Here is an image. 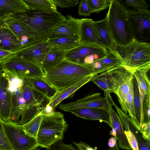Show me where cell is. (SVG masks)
Wrapping results in <instances>:
<instances>
[{"label":"cell","instance_id":"f35d334b","mask_svg":"<svg viewBox=\"0 0 150 150\" xmlns=\"http://www.w3.org/2000/svg\"><path fill=\"white\" fill-rule=\"evenodd\" d=\"M48 150H78V149L71 144H66L61 140L51 146Z\"/></svg>","mask_w":150,"mask_h":150},{"label":"cell","instance_id":"7c38bea8","mask_svg":"<svg viewBox=\"0 0 150 150\" xmlns=\"http://www.w3.org/2000/svg\"><path fill=\"white\" fill-rule=\"evenodd\" d=\"M52 47L47 39L23 48L15 53L42 68L45 59Z\"/></svg>","mask_w":150,"mask_h":150},{"label":"cell","instance_id":"cb8c5ba5","mask_svg":"<svg viewBox=\"0 0 150 150\" xmlns=\"http://www.w3.org/2000/svg\"><path fill=\"white\" fill-rule=\"evenodd\" d=\"M67 51L52 46L46 56L42 68L45 73L49 71L65 59Z\"/></svg>","mask_w":150,"mask_h":150},{"label":"cell","instance_id":"4316f807","mask_svg":"<svg viewBox=\"0 0 150 150\" xmlns=\"http://www.w3.org/2000/svg\"><path fill=\"white\" fill-rule=\"evenodd\" d=\"M29 10L48 13L57 12L54 0H23Z\"/></svg>","mask_w":150,"mask_h":150},{"label":"cell","instance_id":"484cf974","mask_svg":"<svg viewBox=\"0 0 150 150\" xmlns=\"http://www.w3.org/2000/svg\"><path fill=\"white\" fill-rule=\"evenodd\" d=\"M30 10L23 0H0V11L11 14L27 12Z\"/></svg>","mask_w":150,"mask_h":150},{"label":"cell","instance_id":"b9f144b4","mask_svg":"<svg viewBox=\"0 0 150 150\" xmlns=\"http://www.w3.org/2000/svg\"><path fill=\"white\" fill-rule=\"evenodd\" d=\"M150 121L143 124L140 131L142 137L144 139H150Z\"/></svg>","mask_w":150,"mask_h":150},{"label":"cell","instance_id":"f1b7e54d","mask_svg":"<svg viewBox=\"0 0 150 150\" xmlns=\"http://www.w3.org/2000/svg\"><path fill=\"white\" fill-rule=\"evenodd\" d=\"M47 40L52 46L58 47L66 51L82 44L79 40L68 37H57L47 39Z\"/></svg>","mask_w":150,"mask_h":150},{"label":"cell","instance_id":"681fc988","mask_svg":"<svg viewBox=\"0 0 150 150\" xmlns=\"http://www.w3.org/2000/svg\"><path fill=\"white\" fill-rule=\"evenodd\" d=\"M7 14H8L7 13H4L3 12H2L1 11H0V17L3 16L5 15H7Z\"/></svg>","mask_w":150,"mask_h":150},{"label":"cell","instance_id":"8992f818","mask_svg":"<svg viewBox=\"0 0 150 150\" xmlns=\"http://www.w3.org/2000/svg\"><path fill=\"white\" fill-rule=\"evenodd\" d=\"M67 125L61 112L54 111L43 115L37 137L39 146L48 150L52 145L62 140Z\"/></svg>","mask_w":150,"mask_h":150},{"label":"cell","instance_id":"e0dca14e","mask_svg":"<svg viewBox=\"0 0 150 150\" xmlns=\"http://www.w3.org/2000/svg\"><path fill=\"white\" fill-rule=\"evenodd\" d=\"M12 96L8 87L7 76L0 69V117L6 122H11Z\"/></svg>","mask_w":150,"mask_h":150},{"label":"cell","instance_id":"7a4b0ae2","mask_svg":"<svg viewBox=\"0 0 150 150\" xmlns=\"http://www.w3.org/2000/svg\"><path fill=\"white\" fill-rule=\"evenodd\" d=\"M90 64H76L65 59L42 78L57 92L69 88L86 77L97 75Z\"/></svg>","mask_w":150,"mask_h":150},{"label":"cell","instance_id":"8fae6325","mask_svg":"<svg viewBox=\"0 0 150 150\" xmlns=\"http://www.w3.org/2000/svg\"><path fill=\"white\" fill-rule=\"evenodd\" d=\"M127 13L134 39L139 42L150 43L149 10H147L137 11H127Z\"/></svg>","mask_w":150,"mask_h":150},{"label":"cell","instance_id":"5bb4252c","mask_svg":"<svg viewBox=\"0 0 150 150\" xmlns=\"http://www.w3.org/2000/svg\"><path fill=\"white\" fill-rule=\"evenodd\" d=\"M108 50L98 44H81L67 51L65 59L76 64H83L84 59L91 55L95 54H108Z\"/></svg>","mask_w":150,"mask_h":150},{"label":"cell","instance_id":"f546056e","mask_svg":"<svg viewBox=\"0 0 150 150\" xmlns=\"http://www.w3.org/2000/svg\"><path fill=\"white\" fill-rule=\"evenodd\" d=\"M133 77V72L130 71L122 82L116 95L118 101L121 106V109L127 114V112L125 105V102L129 93Z\"/></svg>","mask_w":150,"mask_h":150},{"label":"cell","instance_id":"3957f363","mask_svg":"<svg viewBox=\"0 0 150 150\" xmlns=\"http://www.w3.org/2000/svg\"><path fill=\"white\" fill-rule=\"evenodd\" d=\"M9 16L30 30L38 42L47 39L51 30L66 17L58 11L51 13L31 10Z\"/></svg>","mask_w":150,"mask_h":150},{"label":"cell","instance_id":"30bf717a","mask_svg":"<svg viewBox=\"0 0 150 150\" xmlns=\"http://www.w3.org/2000/svg\"><path fill=\"white\" fill-rule=\"evenodd\" d=\"M149 69H143L133 72L138 83L141 107V127L150 121V81L148 73Z\"/></svg>","mask_w":150,"mask_h":150},{"label":"cell","instance_id":"603a6c76","mask_svg":"<svg viewBox=\"0 0 150 150\" xmlns=\"http://www.w3.org/2000/svg\"><path fill=\"white\" fill-rule=\"evenodd\" d=\"M22 48L21 41L6 25L0 28V49L15 53Z\"/></svg>","mask_w":150,"mask_h":150},{"label":"cell","instance_id":"d6986e66","mask_svg":"<svg viewBox=\"0 0 150 150\" xmlns=\"http://www.w3.org/2000/svg\"><path fill=\"white\" fill-rule=\"evenodd\" d=\"M70 112L84 119L104 122L111 127L109 115L106 110L98 108H82L74 109Z\"/></svg>","mask_w":150,"mask_h":150},{"label":"cell","instance_id":"ffe728a7","mask_svg":"<svg viewBox=\"0 0 150 150\" xmlns=\"http://www.w3.org/2000/svg\"><path fill=\"white\" fill-rule=\"evenodd\" d=\"M79 40L82 44L98 45V37L92 19H80Z\"/></svg>","mask_w":150,"mask_h":150},{"label":"cell","instance_id":"7402d4cb","mask_svg":"<svg viewBox=\"0 0 150 150\" xmlns=\"http://www.w3.org/2000/svg\"><path fill=\"white\" fill-rule=\"evenodd\" d=\"M97 74L108 70L123 66L120 58L115 51H109L105 57L95 61L90 64Z\"/></svg>","mask_w":150,"mask_h":150},{"label":"cell","instance_id":"83f0119b","mask_svg":"<svg viewBox=\"0 0 150 150\" xmlns=\"http://www.w3.org/2000/svg\"><path fill=\"white\" fill-rule=\"evenodd\" d=\"M33 88L42 94L50 101L57 92V90L50 86L42 77L28 79Z\"/></svg>","mask_w":150,"mask_h":150},{"label":"cell","instance_id":"5b68a950","mask_svg":"<svg viewBox=\"0 0 150 150\" xmlns=\"http://www.w3.org/2000/svg\"><path fill=\"white\" fill-rule=\"evenodd\" d=\"M114 48L123 66L129 70L133 72L139 69H150V43L139 42L133 39L125 45L114 43Z\"/></svg>","mask_w":150,"mask_h":150},{"label":"cell","instance_id":"f907efd6","mask_svg":"<svg viewBox=\"0 0 150 150\" xmlns=\"http://www.w3.org/2000/svg\"><path fill=\"white\" fill-rule=\"evenodd\" d=\"M33 150H39V149H38L37 148H35V149H33Z\"/></svg>","mask_w":150,"mask_h":150},{"label":"cell","instance_id":"52a82bcc","mask_svg":"<svg viewBox=\"0 0 150 150\" xmlns=\"http://www.w3.org/2000/svg\"><path fill=\"white\" fill-rule=\"evenodd\" d=\"M0 68L13 71L27 79L42 77L45 75L42 68L15 53L2 59L0 61Z\"/></svg>","mask_w":150,"mask_h":150},{"label":"cell","instance_id":"ba28073f","mask_svg":"<svg viewBox=\"0 0 150 150\" xmlns=\"http://www.w3.org/2000/svg\"><path fill=\"white\" fill-rule=\"evenodd\" d=\"M1 121L5 134L13 150H33L39 146L37 139L27 134L21 125Z\"/></svg>","mask_w":150,"mask_h":150},{"label":"cell","instance_id":"2e32d148","mask_svg":"<svg viewBox=\"0 0 150 150\" xmlns=\"http://www.w3.org/2000/svg\"><path fill=\"white\" fill-rule=\"evenodd\" d=\"M80 19L68 15L65 19L50 32L47 39L57 37H70L79 40Z\"/></svg>","mask_w":150,"mask_h":150},{"label":"cell","instance_id":"7bdbcfd3","mask_svg":"<svg viewBox=\"0 0 150 150\" xmlns=\"http://www.w3.org/2000/svg\"><path fill=\"white\" fill-rule=\"evenodd\" d=\"M73 143L76 146L78 150H96L95 148L82 141H80L78 143L74 142Z\"/></svg>","mask_w":150,"mask_h":150},{"label":"cell","instance_id":"ee69618b","mask_svg":"<svg viewBox=\"0 0 150 150\" xmlns=\"http://www.w3.org/2000/svg\"><path fill=\"white\" fill-rule=\"evenodd\" d=\"M54 108H53L48 104H47L40 112L42 115H49L54 112Z\"/></svg>","mask_w":150,"mask_h":150},{"label":"cell","instance_id":"ab89813d","mask_svg":"<svg viewBox=\"0 0 150 150\" xmlns=\"http://www.w3.org/2000/svg\"><path fill=\"white\" fill-rule=\"evenodd\" d=\"M57 6L62 8L75 6L79 2L78 0H54Z\"/></svg>","mask_w":150,"mask_h":150},{"label":"cell","instance_id":"d4e9b609","mask_svg":"<svg viewBox=\"0 0 150 150\" xmlns=\"http://www.w3.org/2000/svg\"><path fill=\"white\" fill-rule=\"evenodd\" d=\"M94 76H88L73 85L60 91L57 92L48 104L55 108L62 101L73 95L77 90L90 81Z\"/></svg>","mask_w":150,"mask_h":150},{"label":"cell","instance_id":"9a60e30c","mask_svg":"<svg viewBox=\"0 0 150 150\" xmlns=\"http://www.w3.org/2000/svg\"><path fill=\"white\" fill-rule=\"evenodd\" d=\"M104 97L106 98L108 106L109 113L112 129L116 132V138L120 148L127 150L132 149L124 132V129L121 121L117 112L112 108L113 105L112 98L110 93L104 92Z\"/></svg>","mask_w":150,"mask_h":150},{"label":"cell","instance_id":"1f68e13d","mask_svg":"<svg viewBox=\"0 0 150 150\" xmlns=\"http://www.w3.org/2000/svg\"><path fill=\"white\" fill-rule=\"evenodd\" d=\"M42 117L43 115L40 112L29 122L21 125L27 134L37 139Z\"/></svg>","mask_w":150,"mask_h":150},{"label":"cell","instance_id":"836d02e7","mask_svg":"<svg viewBox=\"0 0 150 150\" xmlns=\"http://www.w3.org/2000/svg\"><path fill=\"white\" fill-rule=\"evenodd\" d=\"M125 105L127 113H129V116L137 129V123L134 103L133 78L130 86L129 93L125 99Z\"/></svg>","mask_w":150,"mask_h":150},{"label":"cell","instance_id":"4fadbf2b","mask_svg":"<svg viewBox=\"0 0 150 150\" xmlns=\"http://www.w3.org/2000/svg\"><path fill=\"white\" fill-rule=\"evenodd\" d=\"M100 94L99 93H93L75 101L61 104L59 108L63 111L69 112L74 109L82 108H98L108 111V106L107 100Z\"/></svg>","mask_w":150,"mask_h":150},{"label":"cell","instance_id":"74e56055","mask_svg":"<svg viewBox=\"0 0 150 150\" xmlns=\"http://www.w3.org/2000/svg\"><path fill=\"white\" fill-rule=\"evenodd\" d=\"M92 13L88 0H82L79 4L78 13L80 16H90Z\"/></svg>","mask_w":150,"mask_h":150},{"label":"cell","instance_id":"d590c367","mask_svg":"<svg viewBox=\"0 0 150 150\" xmlns=\"http://www.w3.org/2000/svg\"><path fill=\"white\" fill-rule=\"evenodd\" d=\"M111 0H88L92 13L99 12L109 7Z\"/></svg>","mask_w":150,"mask_h":150},{"label":"cell","instance_id":"e575fe53","mask_svg":"<svg viewBox=\"0 0 150 150\" xmlns=\"http://www.w3.org/2000/svg\"><path fill=\"white\" fill-rule=\"evenodd\" d=\"M130 130L133 133L136 137L139 150H150V139H144L140 132L136 129L133 124L131 125L130 127Z\"/></svg>","mask_w":150,"mask_h":150},{"label":"cell","instance_id":"6da1fadb","mask_svg":"<svg viewBox=\"0 0 150 150\" xmlns=\"http://www.w3.org/2000/svg\"><path fill=\"white\" fill-rule=\"evenodd\" d=\"M6 74L12 96L11 122L21 125L40 113L49 100L31 86L28 79L13 71L1 68Z\"/></svg>","mask_w":150,"mask_h":150},{"label":"cell","instance_id":"ac0fdd59","mask_svg":"<svg viewBox=\"0 0 150 150\" xmlns=\"http://www.w3.org/2000/svg\"><path fill=\"white\" fill-rule=\"evenodd\" d=\"M5 22L8 28L21 41L22 48L39 42L30 30L9 16Z\"/></svg>","mask_w":150,"mask_h":150},{"label":"cell","instance_id":"bcb514c9","mask_svg":"<svg viewBox=\"0 0 150 150\" xmlns=\"http://www.w3.org/2000/svg\"><path fill=\"white\" fill-rule=\"evenodd\" d=\"M117 139L114 137H111L108 140V146L110 148L114 147L117 143Z\"/></svg>","mask_w":150,"mask_h":150},{"label":"cell","instance_id":"9c48e42d","mask_svg":"<svg viewBox=\"0 0 150 150\" xmlns=\"http://www.w3.org/2000/svg\"><path fill=\"white\" fill-rule=\"evenodd\" d=\"M130 70L122 66L94 75L91 81L104 92L117 94L123 79Z\"/></svg>","mask_w":150,"mask_h":150},{"label":"cell","instance_id":"44dd1931","mask_svg":"<svg viewBox=\"0 0 150 150\" xmlns=\"http://www.w3.org/2000/svg\"><path fill=\"white\" fill-rule=\"evenodd\" d=\"M94 24L98 37V45L109 51H115L114 42L111 34L105 17L101 20L95 21Z\"/></svg>","mask_w":150,"mask_h":150},{"label":"cell","instance_id":"f6af8a7d","mask_svg":"<svg viewBox=\"0 0 150 150\" xmlns=\"http://www.w3.org/2000/svg\"><path fill=\"white\" fill-rule=\"evenodd\" d=\"M13 53H15L0 49V61L6 56Z\"/></svg>","mask_w":150,"mask_h":150},{"label":"cell","instance_id":"277c9868","mask_svg":"<svg viewBox=\"0 0 150 150\" xmlns=\"http://www.w3.org/2000/svg\"><path fill=\"white\" fill-rule=\"evenodd\" d=\"M106 18L114 43L126 45L134 39L127 11L118 0H111Z\"/></svg>","mask_w":150,"mask_h":150},{"label":"cell","instance_id":"8d00e7d4","mask_svg":"<svg viewBox=\"0 0 150 150\" xmlns=\"http://www.w3.org/2000/svg\"><path fill=\"white\" fill-rule=\"evenodd\" d=\"M0 150H13L5 134L0 117Z\"/></svg>","mask_w":150,"mask_h":150},{"label":"cell","instance_id":"4dcf8cb0","mask_svg":"<svg viewBox=\"0 0 150 150\" xmlns=\"http://www.w3.org/2000/svg\"><path fill=\"white\" fill-rule=\"evenodd\" d=\"M134 103L137 123V129L140 131L141 127V107L138 84L137 80L133 74Z\"/></svg>","mask_w":150,"mask_h":150},{"label":"cell","instance_id":"c3c4849f","mask_svg":"<svg viewBox=\"0 0 150 150\" xmlns=\"http://www.w3.org/2000/svg\"><path fill=\"white\" fill-rule=\"evenodd\" d=\"M108 150H119L117 144L113 147L109 148Z\"/></svg>","mask_w":150,"mask_h":150},{"label":"cell","instance_id":"7dc6e473","mask_svg":"<svg viewBox=\"0 0 150 150\" xmlns=\"http://www.w3.org/2000/svg\"><path fill=\"white\" fill-rule=\"evenodd\" d=\"M9 16V14H7L0 17V28L6 26L5 21Z\"/></svg>","mask_w":150,"mask_h":150},{"label":"cell","instance_id":"60d3db41","mask_svg":"<svg viewBox=\"0 0 150 150\" xmlns=\"http://www.w3.org/2000/svg\"><path fill=\"white\" fill-rule=\"evenodd\" d=\"M124 132L128 142L133 150H139L138 143L134 135L130 130L125 131Z\"/></svg>","mask_w":150,"mask_h":150},{"label":"cell","instance_id":"d6a6232c","mask_svg":"<svg viewBox=\"0 0 150 150\" xmlns=\"http://www.w3.org/2000/svg\"><path fill=\"white\" fill-rule=\"evenodd\" d=\"M127 11H137L148 10L149 6L144 0H119Z\"/></svg>","mask_w":150,"mask_h":150}]
</instances>
